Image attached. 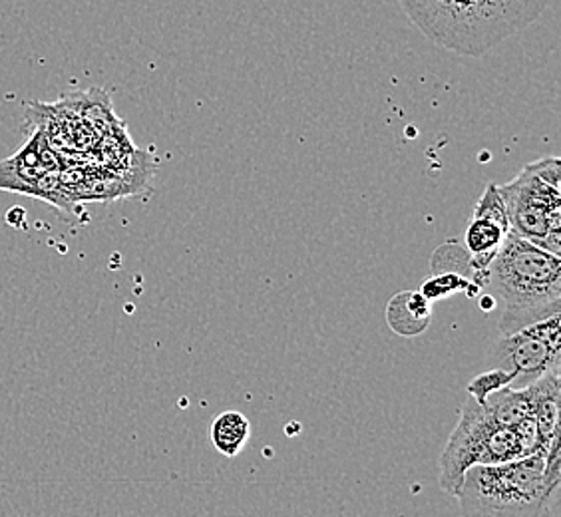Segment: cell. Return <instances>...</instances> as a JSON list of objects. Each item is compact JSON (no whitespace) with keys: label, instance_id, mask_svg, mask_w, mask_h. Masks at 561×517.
<instances>
[{"label":"cell","instance_id":"obj_7","mask_svg":"<svg viewBox=\"0 0 561 517\" xmlns=\"http://www.w3.org/2000/svg\"><path fill=\"white\" fill-rule=\"evenodd\" d=\"M60 162L53 148L44 143L43 136L36 134L28 146H24L16 156L0 163V189L16 194L36 195L58 204L56 194L60 189Z\"/></svg>","mask_w":561,"mask_h":517},{"label":"cell","instance_id":"obj_5","mask_svg":"<svg viewBox=\"0 0 561 517\" xmlns=\"http://www.w3.org/2000/svg\"><path fill=\"white\" fill-rule=\"evenodd\" d=\"M526 458L516 426H500L488 416L472 397L466 400L460 421L456 424L440 456V487L456 496L462 478L472 466L510 462Z\"/></svg>","mask_w":561,"mask_h":517},{"label":"cell","instance_id":"obj_2","mask_svg":"<svg viewBox=\"0 0 561 517\" xmlns=\"http://www.w3.org/2000/svg\"><path fill=\"white\" fill-rule=\"evenodd\" d=\"M488 287L506 302L500 334H514L529 324L561 314V261L546 249L507 233L488 267Z\"/></svg>","mask_w":561,"mask_h":517},{"label":"cell","instance_id":"obj_13","mask_svg":"<svg viewBox=\"0 0 561 517\" xmlns=\"http://www.w3.org/2000/svg\"><path fill=\"white\" fill-rule=\"evenodd\" d=\"M431 267L432 273L453 271V273H460V275H465L468 279L474 280L480 289L488 287V277L478 275V273L472 269L470 255L466 253L462 243H458V241H446L444 245L436 249V251L432 253Z\"/></svg>","mask_w":561,"mask_h":517},{"label":"cell","instance_id":"obj_6","mask_svg":"<svg viewBox=\"0 0 561 517\" xmlns=\"http://www.w3.org/2000/svg\"><path fill=\"white\" fill-rule=\"evenodd\" d=\"M561 314L529 324L518 333L502 334L490 348V368H504L516 375L512 388L534 384L553 368H560Z\"/></svg>","mask_w":561,"mask_h":517},{"label":"cell","instance_id":"obj_16","mask_svg":"<svg viewBox=\"0 0 561 517\" xmlns=\"http://www.w3.org/2000/svg\"><path fill=\"white\" fill-rule=\"evenodd\" d=\"M472 217H482L488 221H494L500 227L510 231V219H507V209L500 189L496 184H488L486 192L478 199Z\"/></svg>","mask_w":561,"mask_h":517},{"label":"cell","instance_id":"obj_15","mask_svg":"<svg viewBox=\"0 0 561 517\" xmlns=\"http://www.w3.org/2000/svg\"><path fill=\"white\" fill-rule=\"evenodd\" d=\"M514 380H516V375L510 372V370L488 368L486 372L478 375V377L472 378L468 382L466 392H468V397H472L482 406L490 394H494V392L502 390V388L512 387Z\"/></svg>","mask_w":561,"mask_h":517},{"label":"cell","instance_id":"obj_12","mask_svg":"<svg viewBox=\"0 0 561 517\" xmlns=\"http://www.w3.org/2000/svg\"><path fill=\"white\" fill-rule=\"evenodd\" d=\"M482 409L486 410L488 416L500 426L514 428L519 422L531 416V397L528 388L506 387L490 394Z\"/></svg>","mask_w":561,"mask_h":517},{"label":"cell","instance_id":"obj_14","mask_svg":"<svg viewBox=\"0 0 561 517\" xmlns=\"http://www.w3.org/2000/svg\"><path fill=\"white\" fill-rule=\"evenodd\" d=\"M421 292L428 301L438 302L458 292H466L470 299H476L482 289L476 285L474 280L468 279L460 273L440 271V273H432L431 279L422 283Z\"/></svg>","mask_w":561,"mask_h":517},{"label":"cell","instance_id":"obj_4","mask_svg":"<svg viewBox=\"0 0 561 517\" xmlns=\"http://www.w3.org/2000/svg\"><path fill=\"white\" fill-rule=\"evenodd\" d=\"M561 163L541 158L497 185L510 219V231L538 248L561 255Z\"/></svg>","mask_w":561,"mask_h":517},{"label":"cell","instance_id":"obj_8","mask_svg":"<svg viewBox=\"0 0 561 517\" xmlns=\"http://www.w3.org/2000/svg\"><path fill=\"white\" fill-rule=\"evenodd\" d=\"M526 388L531 397V416L538 426L541 446L548 450V446L560 436V368L546 372Z\"/></svg>","mask_w":561,"mask_h":517},{"label":"cell","instance_id":"obj_17","mask_svg":"<svg viewBox=\"0 0 561 517\" xmlns=\"http://www.w3.org/2000/svg\"><path fill=\"white\" fill-rule=\"evenodd\" d=\"M478 305L482 311H494L496 309V299L492 295H478Z\"/></svg>","mask_w":561,"mask_h":517},{"label":"cell","instance_id":"obj_11","mask_svg":"<svg viewBox=\"0 0 561 517\" xmlns=\"http://www.w3.org/2000/svg\"><path fill=\"white\" fill-rule=\"evenodd\" d=\"M251 424L248 416L238 410H227L217 416L209 426V440L217 452L227 458H236L248 446Z\"/></svg>","mask_w":561,"mask_h":517},{"label":"cell","instance_id":"obj_9","mask_svg":"<svg viewBox=\"0 0 561 517\" xmlns=\"http://www.w3.org/2000/svg\"><path fill=\"white\" fill-rule=\"evenodd\" d=\"M390 331L404 338L424 333L432 323V302L421 291H400L385 309Z\"/></svg>","mask_w":561,"mask_h":517},{"label":"cell","instance_id":"obj_10","mask_svg":"<svg viewBox=\"0 0 561 517\" xmlns=\"http://www.w3.org/2000/svg\"><path fill=\"white\" fill-rule=\"evenodd\" d=\"M507 233L504 227L497 226L494 221H488L482 217H472L468 221L465 229V238H462V248L470 255L472 269L478 275L488 277V267L492 263V258L496 257L497 251L502 248Z\"/></svg>","mask_w":561,"mask_h":517},{"label":"cell","instance_id":"obj_3","mask_svg":"<svg viewBox=\"0 0 561 517\" xmlns=\"http://www.w3.org/2000/svg\"><path fill=\"white\" fill-rule=\"evenodd\" d=\"M546 452L472 466L456 492L462 517H553L560 497L543 480Z\"/></svg>","mask_w":561,"mask_h":517},{"label":"cell","instance_id":"obj_1","mask_svg":"<svg viewBox=\"0 0 561 517\" xmlns=\"http://www.w3.org/2000/svg\"><path fill=\"white\" fill-rule=\"evenodd\" d=\"M434 46L480 58L540 19L550 0H399Z\"/></svg>","mask_w":561,"mask_h":517}]
</instances>
